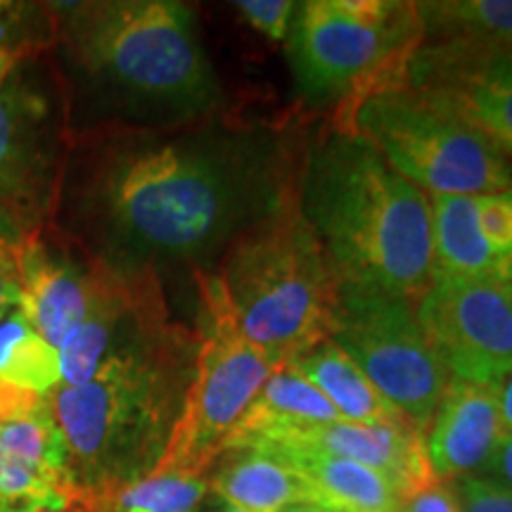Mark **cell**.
Masks as SVG:
<instances>
[{"instance_id": "obj_1", "label": "cell", "mask_w": 512, "mask_h": 512, "mask_svg": "<svg viewBox=\"0 0 512 512\" xmlns=\"http://www.w3.org/2000/svg\"><path fill=\"white\" fill-rule=\"evenodd\" d=\"M280 145L211 126L121 128L69 155L62 195L88 254L119 271H211L292 176Z\"/></svg>"}, {"instance_id": "obj_2", "label": "cell", "mask_w": 512, "mask_h": 512, "mask_svg": "<svg viewBox=\"0 0 512 512\" xmlns=\"http://www.w3.org/2000/svg\"><path fill=\"white\" fill-rule=\"evenodd\" d=\"M197 335L155 287L95 375L60 387L50 406L83 498H110L157 470L192 380Z\"/></svg>"}, {"instance_id": "obj_3", "label": "cell", "mask_w": 512, "mask_h": 512, "mask_svg": "<svg viewBox=\"0 0 512 512\" xmlns=\"http://www.w3.org/2000/svg\"><path fill=\"white\" fill-rule=\"evenodd\" d=\"M297 192L337 280L411 302L432 285L430 197L366 140L332 131L313 145Z\"/></svg>"}, {"instance_id": "obj_4", "label": "cell", "mask_w": 512, "mask_h": 512, "mask_svg": "<svg viewBox=\"0 0 512 512\" xmlns=\"http://www.w3.org/2000/svg\"><path fill=\"white\" fill-rule=\"evenodd\" d=\"M50 10L67 62L119 112L171 128L209 119L219 107L221 86L190 5L88 0Z\"/></svg>"}, {"instance_id": "obj_5", "label": "cell", "mask_w": 512, "mask_h": 512, "mask_svg": "<svg viewBox=\"0 0 512 512\" xmlns=\"http://www.w3.org/2000/svg\"><path fill=\"white\" fill-rule=\"evenodd\" d=\"M214 273L242 335L280 366L328 339L337 278L299 209L297 181L230 242Z\"/></svg>"}, {"instance_id": "obj_6", "label": "cell", "mask_w": 512, "mask_h": 512, "mask_svg": "<svg viewBox=\"0 0 512 512\" xmlns=\"http://www.w3.org/2000/svg\"><path fill=\"white\" fill-rule=\"evenodd\" d=\"M422 46L415 3L309 0L297 3L287 57L304 98L339 100L342 128L370 95L408 86V64Z\"/></svg>"}, {"instance_id": "obj_7", "label": "cell", "mask_w": 512, "mask_h": 512, "mask_svg": "<svg viewBox=\"0 0 512 512\" xmlns=\"http://www.w3.org/2000/svg\"><path fill=\"white\" fill-rule=\"evenodd\" d=\"M427 197H475L512 188V159L439 95L403 86L370 95L347 124Z\"/></svg>"}, {"instance_id": "obj_8", "label": "cell", "mask_w": 512, "mask_h": 512, "mask_svg": "<svg viewBox=\"0 0 512 512\" xmlns=\"http://www.w3.org/2000/svg\"><path fill=\"white\" fill-rule=\"evenodd\" d=\"M192 275L200 297L195 368L169 446L152 475L207 477L249 403L283 368L242 335L216 273Z\"/></svg>"}, {"instance_id": "obj_9", "label": "cell", "mask_w": 512, "mask_h": 512, "mask_svg": "<svg viewBox=\"0 0 512 512\" xmlns=\"http://www.w3.org/2000/svg\"><path fill=\"white\" fill-rule=\"evenodd\" d=\"M328 339L363 370L403 420L427 432L451 377L422 332L415 302L337 280Z\"/></svg>"}, {"instance_id": "obj_10", "label": "cell", "mask_w": 512, "mask_h": 512, "mask_svg": "<svg viewBox=\"0 0 512 512\" xmlns=\"http://www.w3.org/2000/svg\"><path fill=\"white\" fill-rule=\"evenodd\" d=\"M72 147L60 83L24 57L0 86V219L22 235L50 226Z\"/></svg>"}, {"instance_id": "obj_11", "label": "cell", "mask_w": 512, "mask_h": 512, "mask_svg": "<svg viewBox=\"0 0 512 512\" xmlns=\"http://www.w3.org/2000/svg\"><path fill=\"white\" fill-rule=\"evenodd\" d=\"M448 377L498 387L512 375V290L479 280H434L415 302Z\"/></svg>"}, {"instance_id": "obj_12", "label": "cell", "mask_w": 512, "mask_h": 512, "mask_svg": "<svg viewBox=\"0 0 512 512\" xmlns=\"http://www.w3.org/2000/svg\"><path fill=\"white\" fill-rule=\"evenodd\" d=\"M19 309L55 349L86 316L91 299V254L76 256L50 226L22 235L15 249Z\"/></svg>"}, {"instance_id": "obj_13", "label": "cell", "mask_w": 512, "mask_h": 512, "mask_svg": "<svg viewBox=\"0 0 512 512\" xmlns=\"http://www.w3.org/2000/svg\"><path fill=\"white\" fill-rule=\"evenodd\" d=\"M408 86L439 95L512 159V55H448L420 46Z\"/></svg>"}, {"instance_id": "obj_14", "label": "cell", "mask_w": 512, "mask_h": 512, "mask_svg": "<svg viewBox=\"0 0 512 512\" xmlns=\"http://www.w3.org/2000/svg\"><path fill=\"white\" fill-rule=\"evenodd\" d=\"M254 444H302L349 458L387 477L401 494V501L437 482L427 460L425 432L415 430L408 422L337 420L299 427Z\"/></svg>"}, {"instance_id": "obj_15", "label": "cell", "mask_w": 512, "mask_h": 512, "mask_svg": "<svg viewBox=\"0 0 512 512\" xmlns=\"http://www.w3.org/2000/svg\"><path fill=\"white\" fill-rule=\"evenodd\" d=\"M501 439L496 387L451 377L425 434L434 479L456 482L460 477L482 475Z\"/></svg>"}, {"instance_id": "obj_16", "label": "cell", "mask_w": 512, "mask_h": 512, "mask_svg": "<svg viewBox=\"0 0 512 512\" xmlns=\"http://www.w3.org/2000/svg\"><path fill=\"white\" fill-rule=\"evenodd\" d=\"M304 479L311 503L328 512H399L401 494L380 472L302 444H254Z\"/></svg>"}, {"instance_id": "obj_17", "label": "cell", "mask_w": 512, "mask_h": 512, "mask_svg": "<svg viewBox=\"0 0 512 512\" xmlns=\"http://www.w3.org/2000/svg\"><path fill=\"white\" fill-rule=\"evenodd\" d=\"M60 384V354L17 304L0 320V418L50 413V396Z\"/></svg>"}, {"instance_id": "obj_18", "label": "cell", "mask_w": 512, "mask_h": 512, "mask_svg": "<svg viewBox=\"0 0 512 512\" xmlns=\"http://www.w3.org/2000/svg\"><path fill=\"white\" fill-rule=\"evenodd\" d=\"M422 46L448 55H512V0L415 3Z\"/></svg>"}, {"instance_id": "obj_19", "label": "cell", "mask_w": 512, "mask_h": 512, "mask_svg": "<svg viewBox=\"0 0 512 512\" xmlns=\"http://www.w3.org/2000/svg\"><path fill=\"white\" fill-rule=\"evenodd\" d=\"M337 420L342 418L335 406L292 366H283L268 377L254 401L249 403L245 415L228 434L221 456L254 441L275 437V434Z\"/></svg>"}, {"instance_id": "obj_20", "label": "cell", "mask_w": 512, "mask_h": 512, "mask_svg": "<svg viewBox=\"0 0 512 512\" xmlns=\"http://www.w3.org/2000/svg\"><path fill=\"white\" fill-rule=\"evenodd\" d=\"M214 465L209 489L216 498L245 512H283L290 505L311 503L304 479L261 448L228 451Z\"/></svg>"}, {"instance_id": "obj_21", "label": "cell", "mask_w": 512, "mask_h": 512, "mask_svg": "<svg viewBox=\"0 0 512 512\" xmlns=\"http://www.w3.org/2000/svg\"><path fill=\"white\" fill-rule=\"evenodd\" d=\"M290 366L328 399L339 418L349 422H406L403 415L377 392L351 358L330 339L304 351ZM411 425V422H408Z\"/></svg>"}, {"instance_id": "obj_22", "label": "cell", "mask_w": 512, "mask_h": 512, "mask_svg": "<svg viewBox=\"0 0 512 512\" xmlns=\"http://www.w3.org/2000/svg\"><path fill=\"white\" fill-rule=\"evenodd\" d=\"M12 465L74 484L67 446L53 411L34 418H0V467Z\"/></svg>"}, {"instance_id": "obj_23", "label": "cell", "mask_w": 512, "mask_h": 512, "mask_svg": "<svg viewBox=\"0 0 512 512\" xmlns=\"http://www.w3.org/2000/svg\"><path fill=\"white\" fill-rule=\"evenodd\" d=\"M209 477L150 475L114 494L105 512H200Z\"/></svg>"}, {"instance_id": "obj_24", "label": "cell", "mask_w": 512, "mask_h": 512, "mask_svg": "<svg viewBox=\"0 0 512 512\" xmlns=\"http://www.w3.org/2000/svg\"><path fill=\"white\" fill-rule=\"evenodd\" d=\"M475 223L482 245L484 283L512 290V188L475 195Z\"/></svg>"}, {"instance_id": "obj_25", "label": "cell", "mask_w": 512, "mask_h": 512, "mask_svg": "<svg viewBox=\"0 0 512 512\" xmlns=\"http://www.w3.org/2000/svg\"><path fill=\"white\" fill-rule=\"evenodd\" d=\"M235 8L252 29L268 41H285L290 34L297 3L292 0H238Z\"/></svg>"}, {"instance_id": "obj_26", "label": "cell", "mask_w": 512, "mask_h": 512, "mask_svg": "<svg viewBox=\"0 0 512 512\" xmlns=\"http://www.w3.org/2000/svg\"><path fill=\"white\" fill-rule=\"evenodd\" d=\"M460 512H512V489L479 475L453 482Z\"/></svg>"}, {"instance_id": "obj_27", "label": "cell", "mask_w": 512, "mask_h": 512, "mask_svg": "<svg viewBox=\"0 0 512 512\" xmlns=\"http://www.w3.org/2000/svg\"><path fill=\"white\" fill-rule=\"evenodd\" d=\"M399 512H460L453 482H434L401 503Z\"/></svg>"}, {"instance_id": "obj_28", "label": "cell", "mask_w": 512, "mask_h": 512, "mask_svg": "<svg viewBox=\"0 0 512 512\" xmlns=\"http://www.w3.org/2000/svg\"><path fill=\"white\" fill-rule=\"evenodd\" d=\"M479 477L494 479V482L512 489V434H503L501 444L496 446L494 456H491Z\"/></svg>"}, {"instance_id": "obj_29", "label": "cell", "mask_w": 512, "mask_h": 512, "mask_svg": "<svg viewBox=\"0 0 512 512\" xmlns=\"http://www.w3.org/2000/svg\"><path fill=\"white\" fill-rule=\"evenodd\" d=\"M22 240V233L8 221L0 219V273L15 278V249Z\"/></svg>"}, {"instance_id": "obj_30", "label": "cell", "mask_w": 512, "mask_h": 512, "mask_svg": "<svg viewBox=\"0 0 512 512\" xmlns=\"http://www.w3.org/2000/svg\"><path fill=\"white\" fill-rule=\"evenodd\" d=\"M498 392V408H501V422L503 434H512V375L496 387Z\"/></svg>"}, {"instance_id": "obj_31", "label": "cell", "mask_w": 512, "mask_h": 512, "mask_svg": "<svg viewBox=\"0 0 512 512\" xmlns=\"http://www.w3.org/2000/svg\"><path fill=\"white\" fill-rule=\"evenodd\" d=\"M19 304V290L15 278L0 273V320H3L8 313Z\"/></svg>"}, {"instance_id": "obj_32", "label": "cell", "mask_w": 512, "mask_h": 512, "mask_svg": "<svg viewBox=\"0 0 512 512\" xmlns=\"http://www.w3.org/2000/svg\"><path fill=\"white\" fill-rule=\"evenodd\" d=\"M24 57L19 55H12V53H5V50H0V86H3L5 81H8V76L15 72V67L19 62H22Z\"/></svg>"}, {"instance_id": "obj_33", "label": "cell", "mask_w": 512, "mask_h": 512, "mask_svg": "<svg viewBox=\"0 0 512 512\" xmlns=\"http://www.w3.org/2000/svg\"><path fill=\"white\" fill-rule=\"evenodd\" d=\"M62 512H105V508H102V505H98V503L86 501V498H83V501H76L72 508H67Z\"/></svg>"}, {"instance_id": "obj_34", "label": "cell", "mask_w": 512, "mask_h": 512, "mask_svg": "<svg viewBox=\"0 0 512 512\" xmlns=\"http://www.w3.org/2000/svg\"><path fill=\"white\" fill-rule=\"evenodd\" d=\"M283 512H328V510L318 508V505L313 503H299V505H290V508H285Z\"/></svg>"}, {"instance_id": "obj_35", "label": "cell", "mask_w": 512, "mask_h": 512, "mask_svg": "<svg viewBox=\"0 0 512 512\" xmlns=\"http://www.w3.org/2000/svg\"><path fill=\"white\" fill-rule=\"evenodd\" d=\"M209 512H245V510L235 508V505H230L226 501H221V498H216V505Z\"/></svg>"}, {"instance_id": "obj_36", "label": "cell", "mask_w": 512, "mask_h": 512, "mask_svg": "<svg viewBox=\"0 0 512 512\" xmlns=\"http://www.w3.org/2000/svg\"><path fill=\"white\" fill-rule=\"evenodd\" d=\"M10 0H0V17H3L5 15V12H8L10 10Z\"/></svg>"}]
</instances>
